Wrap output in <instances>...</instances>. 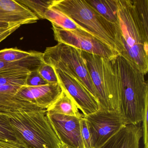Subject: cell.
Wrapping results in <instances>:
<instances>
[{"label": "cell", "mask_w": 148, "mask_h": 148, "mask_svg": "<svg viewBox=\"0 0 148 148\" xmlns=\"http://www.w3.org/2000/svg\"><path fill=\"white\" fill-rule=\"evenodd\" d=\"M123 51L120 56L145 75L148 71V0H117Z\"/></svg>", "instance_id": "1"}, {"label": "cell", "mask_w": 148, "mask_h": 148, "mask_svg": "<svg viewBox=\"0 0 148 148\" xmlns=\"http://www.w3.org/2000/svg\"><path fill=\"white\" fill-rule=\"evenodd\" d=\"M50 8L68 17L76 25L121 55L120 28L106 20L85 0H53Z\"/></svg>", "instance_id": "2"}, {"label": "cell", "mask_w": 148, "mask_h": 148, "mask_svg": "<svg viewBox=\"0 0 148 148\" xmlns=\"http://www.w3.org/2000/svg\"><path fill=\"white\" fill-rule=\"evenodd\" d=\"M114 64L120 90V111L128 124L138 125L148 102L145 75L120 55L115 59Z\"/></svg>", "instance_id": "3"}, {"label": "cell", "mask_w": 148, "mask_h": 148, "mask_svg": "<svg viewBox=\"0 0 148 148\" xmlns=\"http://www.w3.org/2000/svg\"><path fill=\"white\" fill-rule=\"evenodd\" d=\"M17 139L28 148H60L61 142L53 128L46 110L6 113Z\"/></svg>", "instance_id": "4"}, {"label": "cell", "mask_w": 148, "mask_h": 148, "mask_svg": "<svg viewBox=\"0 0 148 148\" xmlns=\"http://www.w3.org/2000/svg\"><path fill=\"white\" fill-rule=\"evenodd\" d=\"M96 89L99 109L120 111V94L114 60L81 51Z\"/></svg>", "instance_id": "5"}, {"label": "cell", "mask_w": 148, "mask_h": 148, "mask_svg": "<svg viewBox=\"0 0 148 148\" xmlns=\"http://www.w3.org/2000/svg\"><path fill=\"white\" fill-rule=\"evenodd\" d=\"M43 59L44 62L54 69L76 76L97 101V92L82 57L81 50L58 43L46 49L43 53Z\"/></svg>", "instance_id": "6"}, {"label": "cell", "mask_w": 148, "mask_h": 148, "mask_svg": "<svg viewBox=\"0 0 148 148\" xmlns=\"http://www.w3.org/2000/svg\"><path fill=\"white\" fill-rule=\"evenodd\" d=\"M84 117L90 133L92 148H100L128 124L121 111L116 110L99 109Z\"/></svg>", "instance_id": "7"}, {"label": "cell", "mask_w": 148, "mask_h": 148, "mask_svg": "<svg viewBox=\"0 0 148 148\" xmlns=\"http://www.w3.org/2000/svg\"><path fill=\"white\" fill-rule=\"evenodd\" d=\"M52 25L54 39L58 43L65 44L111 60H115L119 55L102 41L81 28L67 30L54 24Z\"/></svg>", "instance_id": "8"}, {"label": "cell", "mask_w": 148, "mask_h": 148, "mask_svg": "<svg viewBox=\"0 0 148 148\" xmlns=\"http://www.w3.org/2000/svg\"><path fill=\"white\" fill-rule=\"evenodd\" d=\"M54 70L60 84L73 98L84 116L92 114L99 109L97 99L76 76L60 70Z\"/></svg>", "instance_id": "9"}, {"label": "cell", "mask_w": 148, "mask_h": 148, "mask_svg": "<svg viewBox=\"0 0 148 148\" xmlns=\"http://www.w3.org/2000/svg\"><path fill=\"white\" fill-rule=\"evenodd\" d=\"M47 114L61 143L74 148H84L80 132L81 118L49 112Z\"/></svg>", "instance_id": "10"}, {"label": "cell", "mask_w": 148, "mask_h": 148, "mask_svg": "<svg viewBox=\"0 0 148 148\" xmlns=\"http://www.w3.org/2000/svg\"><path fill=\"white\" fill-rule=\"evenodd\" d=\"M62 88L59 83L39 86H21L15 94L16 97L46 110L60 97Z\"/></svg>", "instance_id": "11"}, {"label": "cell", "mask_w": 148, "mask_h": 148, "mask_svg": "<svg viewBox=\"0 0 148 148\" xmlns=\"http://www.w3.org/2000/svg\"><path fill=\"white\" fill-rule=\"evenodd\" d=\"M0 15L21 25L36 23L39 19L28 8L14 0H0Z\"/></svg>", "instance_id": "12"}, {"label": "cell", "mask_w": 148, "mask_h": 148, "mask_svg": "<svg viewBox=\"0 0 148 148\" xmlns=\"http://www.w3.org/2000/svg\"><path fill=\"white\" fill-rule=\"evenodd\" d=\"M142 127L128 124L112 136L100 148H139Z\"/></svg>", "instance_id": "13"}, {"label": "cell", "mask_w": 148, "mask_h": 148, "mask_svg": "<svg viewBox=\"0 0 148 148\" xmlns=\"http://www.w3.org/2000/svg\"><path fill=\"white\" fill-rule=\"evenodd\" d=\"M62 91L54 103L46 110L47 112L72 116L78 118L84 117L79 111L77 103L69 92L61 86Z\"/></svg>", "instance_id": "14"}, {"label": "cell", "mask_w": 148, "mask_h": 148, "mask_svg": "<svg viewBox=\"0 0 148 148\" xmlns=\"http://www.w3.org/2000/svg\"><path fill=\"white\" fill-rule=\"evenodd\" d=\"M34 105L16 97L13 93H0V113L6 114L18 111L43 110Z\"/></svg>", "instance_id": "15"}, {"label": "cell", "mask_w": 148, "mask_h": 148, "mask_svg": "<svg viewBox=\"0 0 148 148\" xmlns=\"http://www.w3.org/2000/svg\"><path fill=\"white\" fill-rule=\"evenodd\" d=\"M106 20L119 26L117 0H85Z\"/></svg>", "instance_id": "16"}, {"label": "cell", "mask_w": 148, "mask_h": 148, "mask_svg": "<svg viewBox=\"0 0 148 148\" xmlns=\"http://www.w3.org/2000/svg\"><path fill=\"white\" fill-rule=\"evenodd\" d=\"M43 53L35 52L32 56L16 62H5L0 60V72L25 70L32 71L38 70L43 62Z\"/></svg>", "instance_id": "17"}, {"label": "cell", "mask_w": 148, "mask_h": 148, "mask_svg": "<svg viewBox=\"0 0 148 148\" xmlns=\"http://www.w3.org/2000/svg\"><path fill=\"white\" fill-rule=\"evenodd\" d=\"M30 72L25 70L0 72V85L25 86Z\"/></svg>", "instance_id": "18"}, {"label": "cell", "mask_w": 148, "mask_h": 148, "mask_svg": "<svg viewBox=\"0 0 148 148\" xmlns=\"http://www.w3.org/2000/svg\"><path fill=\"white\" fill-rule=\"evenodd\" d=\"M45 18L52 24L65 30H74L80 28L68 17L50 7L46 12Z\"/></svg>", "instance_id": "19"}, {"label": "cell", "mask_w": 148, "mask_h": 148, "mask_svg": "<svg viewBox=\"0 0 148 148\" xmlns=\"http://www.w3.org/2000/svg\"><path fill=\"white\" fill-rule=\"evenodd\" d=\"M32 12L39 18L45 19V15L47 9L51 7L52 1L17 0Z\"/></svg>", "instance_id": "20"}, {"label": "cell", "mask_w": 148, "mask_h": 148, "mask_svg": "<svg viewBox=\"0 0 148 148\" xmlns=\"http://www.w3.org/2000/svg\"><path fill=\"white\" fill-rule=\"evenodd\" d=\"M36 51H25L15 48L0 51V60L5 62H16L32 56Z\"/></svg>", "instance_id": "21"}, {"label": "cell", "mask_w": 148, "mask_h": 148, "mask_svg": "<svg viewBox=\"0 0 148 148\" xmlns=\"http://www.w3.org/2000/svg\"><path fill=\"white\" fill-rule=\"evenodd\" d=\"M0 141H18L9 117L2 113H0Z\"/></svg>", "instance_id": "22"}, {"label": "cell", "mask_w": 148, "mask_h": 148, "mask_svg": "<svg viewBox=\"0 0 148 148\" xmlns=\"http://www.w3.org/2000/svg\"><path fill=\"white\" fill-rule=\"evenodd\" d=\"M37 71L40 76L49 84L59 83L54 69L44 61L39 66Z\"/></svg>", "instance_id": "23"}, {"label": "cell", "mask_w": 148, "mask_h": 148, "mask_svg": "<svg viewBox=\"0 0 148 148\" xmlns=\"http://www.w3.org/2000/svg\"><path fill=\"white\" fill-rule=\"evenodd\" d=\"M21 26L18 24L11 23L0 15V43Z\"/></svg>", "instance_id": "24"}, {"label": "cell", "mask_w": 148, "mask_h": 148, "mask_svg": "<svg viewBox=\"0 0 148 148\" xmlns=\"http://www.w3.org/2000/svg\"><path fill=\"white\" fill-rule=\"evenodd\" d=\"M80 126L84 148H92L91 134L84 116L80 119Z\"/></svg>", "instance_id": "25"}, {"label": "cell", "mask_w": 148, "mask_h": 148, "mask_svg": "<svg viewBox=\"0 0 148 148\" xmlns=\"http://www.w3.org/2000/svg\"><path fill=\"white\" fill-rule=\"evenodd\" d=\"M49 84L40 75L37 70L30 72L26 80L25 86H39Z\"/></svg>", "instance_id": "26"}, {"label": "cell", "mask_w": 148, "mask_h": 148, "mask_svg": "<svg viewBox=\"0 0 148 148\" xmlns=\"http://www.w3.org/2000/svg\"><path fill=\"white\" fill-rule=\"evenodd\" d=\"M148 102H147L145 107L142 121L143 122L142 129L144 148H148Z\"/></svg>", "instance_id": "27"}, {"label": "cell", "mask_w": 148, "mask_h": 148, "mask_svg": "<svg viewBox=\"0 0 148 148\" xmlns=\"http://www.w3.org/2000/svg\"><path fill=\"white\" fill-rule=\"evenodd\" d=\"M0 148H28L19 141H0Z\"/></svg>", "instance_id": "28"}, {"label": "cell", "mask_w": 148, "mask_h": 148, "mask_svg": "<svg viewBox=\"0 0 148 148\" xmlns=\"http://www.w3.org/2000/svg\"><path fill=\"white\" fill-rule=\"evenodd\" d=\"M60 148H74L73 147H71V146H69V145H67L66 144L63 143H61L60 144Z\"/></svg>", "instance_id": "29"}]
</instances>
